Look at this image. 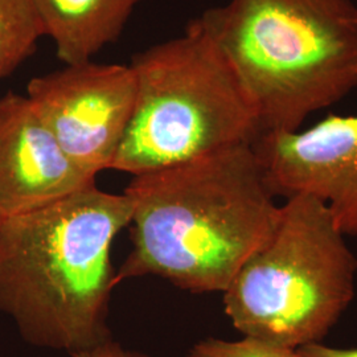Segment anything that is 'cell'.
<instances>
[{"instance_id":"cell-10","label":"cell","mask_w":357,"mask_h":357,"mask_svg":"<svg viewBox=\"0 0 357 357\" xmlns=\"http://www.w3.org/2000/svg\"><path fill=\"white\" fill-rule=\"evenodd\" d=\"M43 36L33 0H0V79L26 61Z\"/></svg>"},{"instance_id":"cell-3","label":"cell","mask_w":357,"mask_h":357,"mask_svg":"<svg viewBox=\"0 0 357 357\" xmlns=\"http://www.w3.org/2000/svg\"><path fill=\"white\" fill-rule=\"evenodd\" d=\"M197 19L240 78L259 134L298 131L357 86L354 0H230Z\"/></svg>"},{"instance_id":"cell-12","label":"cell","mask_w":357,"mask_h":357,"mask_svg":"<svg viewBox=\"0 0 357 357\" xmlns=\"http://www.w3.org/2000/svg\"><path fill=\"white\" fill-rule=\"evenodd\" d=\"M72 357H150L139 352L125 349L122 345L110 340H106L101 344L94 345L88 349L72 354Z\"/></svg>"},{"instance_id":"cell-8","label":"cell","mask_w":357,"mask_h":357,"mask_svg":"<svg viewBox=\"0 0 357 357\" xmlns=\"http://www.w3.org/2000/svg\"><path fill=\"white\" fill-rule=\"evenodd\" d=\"M96 184L65 153L26 96L0 97V212L16 216Z\"/></svg>"},{"instance_id":"cell-2","label":"cell","mask_w":357,"mask_h":357,"mask_svg":"<svg viewBox=\"0 0 357 357\" xmlns=\"http://www.w3.org/2000/svg\"><path fill=\"white\" fill-rule=\"evenodd\" d=\"M126 193L96 184L0 222V312L23 339L72 354L110 340L106 324L118 284L116 234L130 225Z\"/></svg>"},{"instance_id":"cell-5","label":"cell","mask_w":357,"mask_h":357,"mask_svg":"<svg viewBox=\"0 0 357 357\" xmlns=\"http://www.w3.org/2000/svg\"><path fill=\"white\" fill-rule=\"evenodd\" d=\"M330 209L296 195L275 228L224 291L243 336L298 349L321 343L354 301L357 258Z\"/></svg>"},{"instance_id":"cell-13","label":"cell","mask_w":357,"mask_h":357,"mask_svg":"<svg viewBox=\"0 0 357 357\" xmlns=\"http://www.w3.org/2000/svg\"><path fill=\"white\" fill-rule=\"evenodd\" d=\"M295 351L298 357H357V348H335L323 343L303 345Z\"/></svg>"},{"instance_id":"cell-7","label":"cell","mask_w":357,"mask_h":357,"mask_svg":"<svg viewBox=\"0 0 357 357\" xmlns=\"http://www.w3.org/2000/svg\"><path fill=\"white\" fill-rule=\"evenodd\" d=\"M275 197L307 195L357 236V115L330 114L298 131H265L252 143Z\"/></svg>"},{"instance_id":"cell-14","label":"cell","mask_w":357,"mask_h":357,"mask_svg":"<svg viewBox=\"0 0 357 357\" xmlns=\"http://www.w3.org/2000/svg\"><path fill=\"white\" fill-rule=\"evenodd\" d=\"M1 220H3V216H1V212H0V222H1Z\"/></svg>"},{"instance_id":"cell-9","label":"cell","mask_w":357,"mask_h":357,"mask_svg":"<svg viewBox=\"0 0 357 357\" xmlns=\"http://www.w3.org/2000/svg\"><path fill=\"white\" fill-rule=\"evenodd\" d=\"M142 0H33L44 36L66 65L93 61L114 43Z\"/></svg>"},{"instance_id":"cell-1","label":"cell","mask_w":357,"mask_h":357,"mask_svg":"<svg viewBox=\"0 0 357 357\" xmlns=\"http://www.w3.org/2000/svg\"><path fill=\"white\" fill-rule=\"evenodd\" d=\"M125 193L132 249L118 283L156 275L195 294L224 293L281 211L252 144L137 175Z\"/></svg>"},{"instance_id":"cell-6","label":"cell","mask_w":357,"mask_h":357,"mask_svg":"<svg viewBox=\"0 0 357 357\" xmlns=\"http://www.w3.org/2000/svg\"><path fill=\"white\" fill-rule=\"evenodd\" d=\"M26 97L68 156L90 176L110 169L137 100L130 65L81 63L35 77Z\"/></svg>"},{"instance_id":"cell-11","label":"cell","mask_w":357,"mask_h":357,"mask_svg":"<svg viewBox=\"0 0 357 357\" xmlns=\"http://www.w3.org/2000/svg\"><path fill=\"white\" fill-rule=\"evenodd\" d=\"M190 357H298L296 351L243 336L241 340L208 337L192 347Z\"/></svg>"},{"instance_id":"cell-4","label":"cell","mask_w":357,"mask_h":357,"mask_svg":"<svg viewBox=\"0 0 357 357\" xmlns=\"http://www.w3.org/2000/svg\"><path fill=\"white\" fill-rule=\"evenodd\" d=\"M137 100L110 169L132 176L252 144L255 106L199 19L185 32L135 54Z\"/></svg>"}]
</instances>
